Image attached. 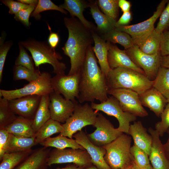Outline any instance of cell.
Returning a JSON list of instances; mask_svg holds the SVG:
<instances>
[{
  "label": "cell",
  "mask_w": 169,
  "mask_h": 169,
  "mask_svg": "<svg viewBox=\"0 0 169 169\" xmlns=\"http://www.w3.org/2000/svg\"><path fill=\"white\" fill-rule=\"evenodd\" d=\"M64 22L68 31V37L62 49L69 57L71 67L68 75L80 73L87 52L94 43L92 31L73 17H64Z\"/></svg>",
  "instance_id": "6da1fadb"
},
{
  "label": "cell",
  "mask_w": 169,
  "mask_h": 169,
  "mask_svg": "<svg viewBox=\"0 0 169 169\" xmlns=\"http://www.w3.org/2000/svg\"><path fill=\"white\" fill-rule=\"evenodd\" d=\"M92 47L87 52L83 67L80 72L78 102H94L95 100L100 103L108 99V88L105 75L98 64Z\"/></svg>",
  "instance_id": "7a4b0ae2"
},
{
  "label": "cell",
  "mask_w": 169,
  "mask_h": 169,
  "mask_svg": "<svg viewBox=\"0 0 169 169\" xmlns=\"http://www.w3.org/2000/svg\"><path fill=\"white\" fill-rule=\"evenodd\" d=\"M108 89H125L141 95L153 87V80L131 69L120 67L111 70L106 76Z\"/></svg>",
  "instance_id": "3957f363"
},
{
  "label": "cell",
  "mask_w": 169,
  "mask_h": 169,
  "mask_svg": "<svg viewBox=\"0 0 169 169\" xmlns=\"http://www.w3.org/2000/svg\"><path fill=\"white\" fill-rule=\"evenodd\" d=\"M18 44L30 52L35 67L49 64L52 66L53 72L56 74H65L66 64L59 61L62 59V56L51 48L48 42L29 39L20 41Z\"/></svg>",
  "instance_id": "277c9868"
},
{
  "label": "cell",
  "mask_w": 169,
  "mask_h": 169,
  "mask_svg": "<svg viewBox=\"0 0 169 169\" xmlns=\"http://www.w3.org/2000/svg\"><path fill=\"white\" fill-rule=\"evenodd\" d=\"M131 142V137L123 133L103 146L106 151L105 160L111 169H124L134 160L130 151Z\"/></svg>",
  "instance_id": "5b68a950"
},
{
  "label": "cell",
  "mask_w": 169,
  "mask_h": 169,
  "mask_svg": "<svg viewBox=\"0 0 169 169\" xmlns=\"http://www.w3.org/2000/svg\"><path fill=\"white\" fill-rule=\"evenodd\" d=\"M98 113L88 103H78L72 115L62 124L63 129L59 134L72 138L74 134L84 127L94 125Z\"/></svg>",
  "instance_id": "8992f818"
},
{
  "label": "cell",
  "mask_w": 169,
  "mask_h": 169,
  "mask_svg": "<svg viewBox=\"0 0 169 169\" xmlns=\"http://www.w3.org/2000/svg\"><path fill=\"white\" fill-rule=\"evenodd\" d=\"M51 78L49 72H43L37 79L29 82L21 88L10 90L0 89V97L9 100L29 95L42 96L49 95L54 91Z\"/></svg>",
  "instance_id": "52a82bcc"
},
{
  "label": "cell",
  "mask_w": 169,
  "mask_h": 169,
  "mask_svg": "<svg viewBox=\"0 0 169 169\" xmlns=\"http://www.w3.org/2000/svg\"><path fill=\"white\" fill-rule=\"evenodd\" d=\"M90 105L97 112L102 111L109 115L115 117L119 122L117 129L126 134H128L130 122H134L136 119V116L124 111L118 100L112 96L108 97L106 100L99 104L91 102Z\"/></svg>",
  "instance_id": "ba28073f"
},
{
  "label": "cell",
  "mask_w": 169,
  "mask_h": 169,
  "mask_svg": "<svg viewBox=\"0 0 169 169\" xmlns=\"http://www.w3.org/2000/svg\"><path fill=\"white\" fill-rule=\"evenodd\" d=\"M66 163H73L84 167H87L92 164L90 156L85 150L55 148L50 151L47 160L48 166Z\"/></svg>",
  "instance_id": "9c48e42d"
},
{
  "label": "cell",
  "mask_w": 169,
  "mask_h": 169,
  "mask_svg": "<svg viewBox=\"0 0 169 169\" xmlns=\"http://www.w3.org/2000/svg\"><path fill=\"white\" fill-rule=\"evenodd\" d=\"M125 50L135 64L143 70L147 77L151 80H154L161 66L162 56L160 51L154 55L148 54L135 45Z\"/></svg>",
  "instance_id": "30bf717a"
},
{
  "label": "cell",
  "mask_w": 169,
  "mask_h": 169,
  "mask_svg": "<svg viewBox=\"0 0 169 169\" xmlns=\"http://www.w3.org/2000/svg\"><path fill=\"white\" fill-rule=\"evenodd\" d=\"M108 94L116 99L122 110L136 116H147L148 113L143 107L136 92L125 89L108 90Z\"/></svg>",
  "instance_id": "8fae6325"
},
{
  "label": "cell",
  "mask_w": 169,
  "mask_h": 169,
  "mask_svg": "<svg viewBox=\"0 0 169 169\" xmlns=\"http://www.w3.org/2000/svg\"><path fill=\"white\" fill-rule=\"evenodd\" d=\"M96 128L92 133L87 134L89 140L95 145L103 147L115 140L123 133L115 128L109 120L99 113L93 125Z\"/></svg>",
  "instance_id": "7c38bea8"
},
{
  "label": "cell",
  "mask_w": 169,
  "mask_h": 169,
  "mask_svg": "<svg viewBox=\"0 0 169 169\" xmlns=\"http://www.w3.org/2000/svg\"><path fill=\"white\" fill-rule=\"evenodd\" d=\"M168 1L161 0L153 15L147 20L135 24L116 27L115 29L130 35L135 45L136 42L145 37L155 28L154 24L160 17Z\"/></svg>",
  "instance_id": "4fadbf2b"
},
{
  "label": "cell",
  "mask_w": 169,
  "mask_h": 169,
  "mask_svg": "<svg viewBox=\"0 0 169 169\" xmlns=\"http://www.w3.org/2000/svg\"><path fill=\"white\" fill-rule=\"evenodd\" d=\"M79 73L56 74L52 77L51 83L54 91L62 94L67 100L75 102V98L79 96Z\"/></svg>",
  "instance_id": "5bb4252c"
},
{
  "label": "cell",
  "mask_w": 169,
  "mask_h": 169,
  "mask_svg": "<svg viewBox=\"0 0 169 169\" xmlns=\"http://www.w3.org/2000/svg\"><path fill=\"white\" fill-rule=\"evenodd\" d=\"M49 97L51 119L60 123H65L72 115L78 102L67 100L54 91L49 94Z\"/></svg>",
  "instance_id": "9a60e30c"
},
{
  "label": "cell",
  "mask_w": 169,
  "mask_h": 169,
  "mask_svg": "<svg viewBox=\"0 0 169 169\" xmlns=\"http://www.w3.org/2000/svg\"><path fill=\"white\" fill-rule=\"evenodd\" d=\"M73 137L77 143L87 151L94 166L99 169H111L105 160L106 151L103 147L99 146L93 143L86 133L82 130L75 133Z\"/></svg>",
  "instance_id": "2e32d148"
},
{
  "label": "cell",
  "mask_w": 169,
  "mask_h": 169,
  "mask_svg": "<svg viewBox=\"0 0 169 169\" xmlns=\"http://www.w3.org/2000/svg\"><path fill=\"white\" fill-rule=\"evenodd\" d=\"M42 96L29 95L8 100L10 107L16 115L33 120Z\"/></svg>",
  "instance_id": "e0dca14e"
},
{
  "label": "cell",
  "mask_w": 169,
  "mask_h": 169,
  "mask_svg": "<svg viewBox=\"0 0 169 169\" xmlns=\"http://www.w3.org/2000/svg\"><path fill=\"white\" fill-rule=\"evenodd\" d=\"M148 131L152 139L151 151L149 156L152 166L155 169H169V159L165 153L158 132L151 127Z\"/></svg>",
  "instance_id": "ac0fdd59"
},
{
  "label": "cell",
  "mask_w": 169,
  "mask_h": 169,
  "mask_svg": "<svg viewBox=\"0 0 169 169\" xmlns=\"http://www.w3.org/2000/svg\"><path fill=\"white\" fill-rule=\"evenodd\" d=\"M108 61L111 69L120 67L135 70L145 74L144 71L132 61L125 50L119 49L115 44L110 43L108 54Z\"/></svg>",
  "instance_id": "d6986e66"
},
{
  "label": "cell",
  "mask_w": 169,
  "mask_h": 169,
  "mask_svg": "<svg viewBox=\"0 0 169 169\" xmlns=\"http://www.w3.org/2000/svg\"><path fill=\"white\" fill-rule=\"evenodd\" d=\"M139 97L142 105L148 108L158 117L168 103L167 99L153 87L139 95Z\"/></svg>",
  "instance_id": "ffe728a7"
},
{
  "label": "cell",
  "mask_w": 169,
  "mask_h": 169,
  "mask_svg": "<svg viewBox=\"0 0 169 169\" xmlns=\"http://www.w3.org/2000/svg\"><path fill=\"white\" fill-rule=\"evenodd\" d=\"M50 150L43 147L33 150L14 169H46Z\"/></svg>",
  "instance_id": "44dd1931"
},
{
  "label": "cell",
  "mask_w": 169,
  "mask_h": 169,
  "mask_svg": "<svg viewBox=\"0 0 169 169\" xmlns=\"http://www.w3.org/2000/svg\"><path fill=\"white\" fill-rule=\"evenodd\" d=\"M128 134L132 136L134 144L143 150L149 156L151 151L152 137L147 132L141 121H135L132 124H130Z\"/></svg>",
  "instance_id": "7402d4cb"
},
{
  "label": "cell",
  "mask_w": 169,
  "mask_h": 169,
  "mask_svg": "<svg viewBox=\"0 0 169 169\" xmlns=\"http://www.w3.org/2000/svg\"><path fill=\"white\" fill-rule=\"evenodd\" d=\"M96 32V31H92L94 43L92 49L98 60L101 69L106 76L111 69L109 65L107 59L110 42H106Z\"/></svg>",
  "instance_id": "603a6c76"
},
{
  "label": "cell",
  "mask_w": 169,
  "mask_h": 169,
  "mask_svg": "<svg viewBox=\"0 0 169 169\" xmlns=\"http://www.w3.org/2000/svg\"><path fill=\"white\" fill-rule=\"evenodd\" d=\"M89 7L91 14L97 25L96 31L103 34L115 28L116 20L102 12L97 1L90 2Z\"/></svg>",
  "instance_id": "cb8c5ba5"
},
{
  "label": "cell",
  "mask_w": 169,
  "mask_h": 169,
  "mask_svg": "<svg viewBox=\"0 0 169 169\" xmlns=\"http://www.w3.org/2000/svg\"><path fill=\"white\" fill-rule=\"evenodd\" d=\"M69 12L71 17H76L86 27L92 31H96L95 25L87 20L84 17L83 12L84 9L89 7V3L81 0H65L64 3L59 6Z\"/></svg>",
  "instance_id": "d4e9b609"
},
{
  "label": "cell",
  "mask_w": 169,
  "mask_h": 169,
  "mask_svg": "<svg viewBox=\"0 0 169 169\" xmlns=\"http://www.w3.org/2000/svg\"><path fill=\"white\" fill-rule=\"evenodd\" d=\"M33 120L18 116L5 129L9 134L20 137L30 138L35 136L32 127Z\"/></svg>",
  "instance_id": "484cf974"
},
{
  "label": "cell",
  "mask_w": 169,
  "mask_h": 169,
  "mask_svg": "<svg viewBox=\"0 0 169 169\" xmlns=\"http://www.w3.org/2000/svg\"><path fill=\"white\" fill-rule=\"evenodd\" d=\"M161 33L154 28L145 37L136 42L137 45L143 52L149 55H154L160 52Z\"/></svg>",
  "instance_id": "4316f807"
},
{
  "label": "cell",
  "mask_w": 169,
  "mask_h": 169,
  "mask_svg": "<svg viewBox=\"0 0 169 169\" xmlns=\"http://www.w3.org/2000/svg\"><path fill=\"white\" fill-rule=\"evenodd\" d=\"M49 95L42 96L33 119L32 127L35 133L40 128L51 118L49 109Z\"/></svg>",
  "instance_id": "83f0119b"
},
{
  "label": "cell",
  "mask_w": 169,
  "mask_h": 169,
  "mask_svg": "<svg viewBox=\"0 0 169 169\" xmlns=\"http://www.w3.org/2000/svg\"><path fill=\"white\" fill-rule=\"evenodd\" d=\"M35 145V136L23 138L9 134L6 148V153L21 152L32 150Z\"/></svg>",
  "instance_id": "f1b7e54d"
},
{
  "label": "cell",
  "mask_w": 169,
  "mask_h": 169,
  "mask_svg": "<svg viewBox=\"0 0 169 169\" xmlns=\"http://www.w3.org/2000/svg\"><path fill=\"white\" fill-rule=\"evenodd\" d=\"M40 144L45 147H53L59 149L69 148L85 150L77 143L74 139L70 138L60 134L55 137H50Z\"/></svg>",
  "instance_id": "f546056e"
},
{
  "label": "cell",
  "mask_w": 169,
  "mask_h": 169,
  "mask_svg": "<svg viewBox=\"0 0 169 169\" xmlns=\"http://www.w3.org/2000/svg\"><path fill=\"white\" fill-rule=\"evenodd\" d=\"M63 129L60 123L50 118L35 133V145L40 144L54 134L60 133Z\"/></svg>",
  "instance_id": "4dcf8cb0"
},
{
  "label": "cell",
  "mask_w": 169,
  "mask_h": 169,
  "mask_svg": "<svg viewBox=\"0 0 169 169\" xmlns=\"http://www.w3.org/2000/svg\"><path fill=\"white\" fill-rule=\"evenodd\" d=\"M101 37L107 42L114 44H120L124 47L125 50L135 45L133 40L130 35L115 28L103 34Z\"/></svg>",
  "instance_id": "1f68e13d"
},
{
  "label": "cell",
  "mask_w": 169,
  "mask_h": 169,
  "mask_svg": "<svg viewBox=\"0 0 169 169\" xmlns=\"http://www.w3.org/2000/svg\"><path fill=\"white\" fill-rule=\"evenodd\" d=\"M33 151L6 153L1 161L0 169H14Z\"/></svg>",
  "instance_id": "d6a6232c"
},
{
  "label": "cell",
  "mask_w": 169,
  "mask_h": 169,
  "mask_svg": "<svg viewBox=\"0 0 169 169\" xmlns=\"http://www.w3.org/2000/svg\"><path fill=\"white\" fill-rule=\"evenodd\" d=\"M153 87L166 99L169 98V68L161 66L153 80Z\"/></svg>",
  "instance_id": "836d02e7"
},
{
  "label": "cell",
  "mask_w": 169,
  "mask_h": 169,
  "mask_svg": "<svg viewBox=\"0 0 169 169\" xmlns=\"http://www.w3.org/2000/svg\"><path fill=\"white\" fill-rule=\"evenodd\" d=\"M16 115L11 108L8 100L3 97H0V129L13 122L17 118Z\"/></svg>",
  "instance_id": "e575fe53"
},
{
  "label": "cell",
  "mask_w": 169,
  "mask_h": 169,
  "mask_svg": "<svg viewBox=\"0 0 169 169\" xmlns=\"http://www.w3.org/2000/svg\"><path fill=\"white\" fill-rule=\"evenodd\" d=\"M13 71L14 80L23 79L29 82L37 79L41 74L38 70L33 71L23 66L15 65Z\"/></svg>",
  "instance_id": "d590c367"
},
{
  "label": "cell",
  "mask_w": 169,
  "mask_h": 169,
  "mask_svg": "<svg viewBox=\"0 0 169 169\" xmlns=\"http://www.w3.org/2000/svg\"><path fill=\"white\" fill-rule=\"evenodd\" d=\"M49 10L58 11L65 14L68 13L67 11L56 5L50 0H39L31 16L34 17L36 20H39L41 18L40 13Z\"/></svg>",
  "instance_id": "8d00e7d4"
},
{
  "label": "cell",
  "mask_w": 169,
  "mask_h": 169,
  "mask_svg": "<svg viewBox=\"0 0 169 169\" xmlns=\"http://www.w3.org/2000/svg\"><path fill=\"white\" fill-rule=\"evenodd\" d=\"M119 0H98L97 4L105 14L116 20L118 14Z\"/></svg>",
  "instance_id": "74e56055"
},
{
  "label": "cell",
  "mask_w": 169,
  "mask_h": 169,
  "mask_svg": "<svg viewBox=\"0 0 169 169\" xmlns=\"http://www.w3.org/2000/svg\"><path fill=\"white\" fill-rule=\"evenodd\" d=\"M18 44L19 51L15 61V65L23 66L32 71H36L32 57L28 54L24 47L19 44Z\"/></svg>",
  "instance_id": "f35d334b"
},
{
  "label": "cell",
  "mask_w": 169,
  "mask_h": 169,
  "mask_svg": "<svg viewBox=\"0 0 169 169\" xmlns=\"http://www.w3.org/2000/svg\"><path fill=\"white\" fill-rule=\"evenodd\" d=\"M130 151L135 162L140 168L150 164L147 154L135 144L131 146Z\"/></svg>",
  "instance_id": "ab89813d"
},
{
  "label": "cell",
  "mask_w": 169,
  "mask_h": 169,
  "mask_svg": "<svg viewBox=\"0 0 169 169\" xmlns=\"http://www.w3.org/2000/svg\"><path fill=\"white\" fill-rule=\"evenodd\" d=\"M161 116V120L156 123L155 128L160 136H162L169 128V103L166 105Z\"/></svg>",
  "instance_id": "60d3db41"
},
{
  "label": "cell",
  "mask_w": 169,
  "mask_h": 169,
  "mask_svg": "<svg viewBox=\"0 0 169 169\" xmlns=\"http://www.w3.org/2000/svg\"><path fill=\"white\" fill-rule=\"evenodd\" d=\"M160 17L159 21L155 29L157 32L162 33L169 28V0Z\"/></svg>",
  "instance_id": "b9f144b4"
},
{
  "label": "cell",
  "mask_w": 169,
  "mask_h": 169,
  "mask_svg": "<svg viewBox=\"0 0 169 169\" xmlns=\"http://www.w3.org/2000/svg\"><path fill=\"white\" fill-rule=\"evenodd\" d=\"M36 6L30 5L14 15V18L17 21L21 22L27 27H29L30 23L29 18Z\"/></svg>",
  "instance_id": "7bdbcfd3"
},
{
  "label": "cell",
  "mask_w": 169,
  "mask_h": 169,
  "mask_svg": "<svg viewBox=\"0 0 169 169\" xmlns=\"http://www.w3.org/2000/svg\"><path fill=\"white\" fill-rule=\"evenodd\" d=\"M2 37H0V83L2 82L4 65L8 53L12 45V41L3 43Z\"/></svg>",
  "instance_id": "ee69618b"
},
{
  "label": "cell",
  "mask_w": 169,
  "mask_h": 169,
  "mask_svg": "<svg viewBox=\"0 0 169 169\" xmlns=\"http://www.w3.org/2000/svg\"><path fill=\"white\" fill-rule=\"evenodd\" d=\"M1 1L8 8V13L11 14H16L28 6L18 1H16L13 0H2Z\"/></svg>",
  "instance_id": "f6af8a7d"
},
{
  "label": "cell",
  "mask_w": 169,
  "mask_h": 169,
  "mask_svg": "<svg viewBox=\"0 0 169 169\" xmlns=\"http://www.w3.org/2000/svg\"><path fill=\"white\" fill-rule=\"evenodd\" d=\"M160 51L162 56H169V30L161 33Z\"/></svg>",
  "instance_id": "bcb514c9"
},
{
  "label": "cell",
  "mask_w": 169,
  "mask_h": 169,
  "mask_svg": "<svg viewBox=\"0 0 169 169\" xmlns=\"http://www.w3.org/2000/svg\"><path fill=\"white\" fill-rule=\"evenodd\" d=\"M9 133L5 129H0V160L6 153V148Z\"/></svg>",
  "instance_id": "7dc6e473"
},
{
  "label": "cell",
  "mask_w": 169,
  "mask_h": 169,
  "mask_svg": "<svg viewBox=\"0 0 169 169\" xmlns=\"http://www.w3.org/2000/svg\"><path fill=\"white\" fill-rule=\"evenodd\" d=\"M132 18V14L130 11L123 13L119 19L116 21L115 27L120 26H127Z\"/></svg>",
  "instance_id": "c3c4849f"
},
{
  "label": "cell",
  "mask_w": 169,
  "mask_h": 169,
  "mask_svg": "<svg viewBox=\"0 0 169 169\" xmlns=\"http://www.w3.org/2000/svg\"><path fill=\"white\" fill-rule=\"evenodd\" d=\"M49 29L50 31V33L48 38V43L52 48H55L57 46L60 40L59 37L57 33L52 32L51 28L48 24Z\"/></svg>",
  "instance_id": "681fc988"
},
{
  "label": "cell",
  "mask_w": 169,
  "mask_h": 169,
  "mask_svg": "<svg viewBox=\"0 0 169 169\" xmlns=\"http://www.w3.org/2000/svg\"><path fill=\"white\" fill-rule=\"evenodd\" d=\"M118 5L123 13L130 11L131 7L130 2L126 0H119Z\"/></svg>",
  "instance_id": "f907efd6"
},
{
  "label": "cell",
  "mask_w": 169,
  "mask_h": 169,
  "mask_svg": "<svg viewBox=\"0 0 169 169\" xmlns=\"http://www.w3.org/2000/svg\"><path fill=\"white\" fill-rule=\"evenodd\" d=\"M161 66L169 68V56H162Z\"/></svg>",
  "instance_id": "816d5d0a"
},
{
  "label": "cell",
  "mask_w": 169,
  "mask_h": 169,
  "mask_svg": "<svg viewBox=\"0 0 169 169\" xmlns=\"http://www.w3.org/2000/svg\"><path fill=\"white\" fill-rule=\"evenodd\" d=\"M20 2L25 4L30 5H32L36 6L38 4V1L37 0H18Z\"/></svg>",
  "instance_id": "f5cc1de1"
},
{
  "label": "cell",
  "mask_w": 169,
  "mask_h": 169,
  "mask_svg": "<svg viewBox=\"0 0 169 169\" xmlns=\"http://www.w3.org/2000/svg\"><path fill=\"white\" fill-rule=\"evenodd\" d=\"M167 132L168 134V138L166 143L163 145V146L166 156L169 159V128Z\"/></svg>",
  "instance_id": "db71d44e"
},
{
  "label": "cell",
  "mask_w": 169,
  "mask_h": 169,
  "mask_svg": "<svg viewBox=\"0 0 169 169\" xmlns=\"http://www.w3.org/2000/svg\"><path fill=\"white\" fill-rule=\"evenodd\" d=\"M85 167H80L75 164L69 165L66 166L65 167L56 169H84Z\"/></svg>",
  "instance_id": "11a10c76"
},
{
  "label": "cell",
  "mask_w": 169,
  "mask_h": 169,
  "mask_svg": "<svg viewBox=\"0 0 169 169\" xmlns=\"http://www.w3.org/2000/svg\"><path fill=\"white\" fill-rule=\"evenodd\" d=\"M124 169H140V168L134 160L130 164Z\"/></svg>",
  "instance_id": "9f6ffc18"
},
{
  "label": "cell",
  "mask_w": 169,
  "mask_h": 169,
  "mask_svg": "<svg viewBox=\"0 0 169 169\" xmlns=\"http://www.w3.org/2000/svg\"><path fill=\"white\" fill-rule=\"evenodd\" d=\"M140 169H155L152 166L149 164L141 168Z\"/></svg>",
  "instance_id": "6f0895ef"
},
{
  "label": "cell",
  "mask_w": 169,
  "mask_h": 169,
  "mask_svg": "<svg viewBox=\"0 0 169 169\" xmlns=\"http://www.w3.org/2000/svg\"><path fill=\"white\" fill-rule=\"evenodd\" d=\"M86 169H99L95 166H90Z\"/></svg>",
  "instance_id": "680465c9"
},
{
  "label": "cell",
  "mask_w": 169,
  "mask_h": 169,
  "mask_svg": "<svg viewBox=\"0 0 169 169\" xmlns=\"http://www.w3.org/2000/svg\"><path fill=\"white\" fill-rule=\"evenodd\" d=\"M167 99V101L168 103H169V98Z\"/></svg>",
  "instance_id": "91938a15"
},
{
  "label": "cell",
  "mask_w": 169,
  "mask_h": 169,
  "mask_svg": "<svg viewBox=\"0 0 169 169\" xmlns=\"http://www.w3.org/2000/svg\"><path fill=\"white\" fill-rule=\"evenodd\" d=\"M168 30H169V28H168Z\"/></svg>",
  "instance_id": "94428289"
},
{
  "label": "cell",
  "mask_w": 169,
  "mask_h": 169,
  "mask_svg": "<svg viewBox=\"0 0 169 169\" xmlns=\"http://www.w3.org/2000/svg\"></svg>",
  "instance_id": "6125c7cd"
}]
</instances>
